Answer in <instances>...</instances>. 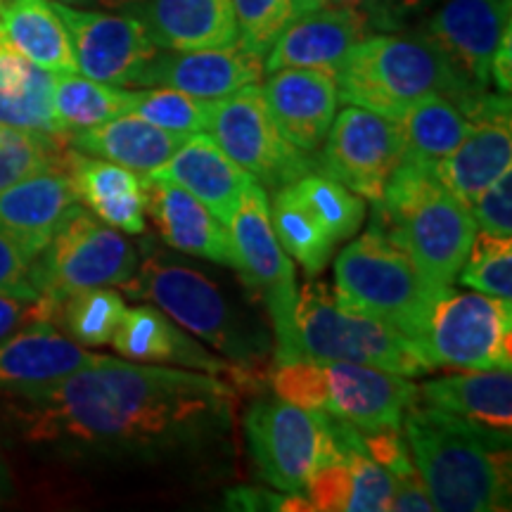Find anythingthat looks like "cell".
<instances>
[{
  "label": "cell",
  "instance_id": "cell-29",
  "mask_svg": "<svg viewBox=\"0 0 512 512\" xmlns=\"http://www.w3.org/2000/svg\"><path fill=\"white\" fill-rule=\"evenodd\" d=\"M188 136L166 131L136 114H121L105 124L69 133V145L86 155L121 164L138 174H150L162 166Z\"/></svg>",
  "mask_w": 512,
  "mask_h": 512
},
{
  "label": "cell",
  "instance_id": "cell-53",
  "mask_svg": "<svg viewBox=\"0 0 512 512\" xmlns=\"http://www.w3.org/2000/svg\"><path fill=\"white\" fill-rule=\"evenodd\" d=\"M415 3H422V0H392V12H394V19H399L403 12H406L411 5Z\"/></svg>",
  "mask_w": 512,
  "mask_h": 512
},
{
  "label": "cell",
  "instance_id": "cell-23",
  "mask_svg": "<svg viewBox=\"0 0 512 512\" xmlns=\"http://www.w3.org/2000/svg\"><path fill=\"white\" fill-rule=\"evenodd\" d=\"M370 29L368 19L354 10L318 8L309 15L294 17L264 55V72L304 67L335 74L349 50L370 36Z\"/></svg>",
  "mask_w": 512,
  "mask_h": 512
},
{
  "label": "cell",
  "instance_id": "cell-17",
  "mask_svg": "<svg viewBox=\"0 0 512 512\" xmlns=\"http://www.w3.org/2000/svg\"><path fill=\"white\" fill-rule=\"evenodd\" d=\"M110 344L126 361L209 373L230 382L235 389H238V380L249 375V370L204 349L195 337H190L176 320H171L157 306L143 304L126 309Z\"/></svg>",
  "mask_w": 512,
  "mask_h": 512
},
{
  "label": "cell",
  "instance_id": "cell-1",
  "mask_svg": "<svg viewBox=\"0 0 512 512\" xmlns=\"http://www.w3.org/2000/svg\"><path fill=\"white\" fill-rule=\"evenodd\" d=\"M27 446L105 463H166L221 446L235 387L221 377L98 356L34 392L0 396Z\"/></svg>",
  "mask_w": 512,
  "mask_h": 512
},
{
  "label": "cell",
  "instance_id": "cell-41",
  "mask_svg": "<svg viewBox=\"0 0 512 512\" xmlns=\"http://www.w3.org/2000/svg\"><path fill=\"white\" fill-rule=\"evenodd\" d=\"M271 384L278 399L306 408V411L325 408V373L320 361L297 358V361L275 363Z\"/></svg>",
  "mask_w": 512,
  "mask_h": 512
},
{
  "label": "cell",
  "instance_id": "cell-20",
  "mask_svg": "<svg viewBox=\"0 0 512 512\" xmlns=\"http://www.w3.org/2000/svg\"><path fill=\"white\" fill-rule=\"evenodd\" d=\"M145 176V174H143ZM145 214L169 247L188 256L240 271V259L228 226L181 185L145 176Z\"/></svg>",
  "mask_w": 512,
  "mask_h": 512
},
{
  "label": "cell",
  "instance_id": "cell-40",
  "mask_svg": "<svg viewBox=\"0 0 512 512\" xmlns=\"http://www.w3.org/2000/svg\"><path fill=\"white\" fill-rule=\"evenodd\" d=\"M238 24V43L256 55H266L275 38L292 22V0H230Z\"/></svg>",
  "mask_w": 512,
  "mask_h": 512
},
{
  "label": "cell",
  "instance_id": "cell-33",
  "mask_svg": "<svg viewBox=\"0 0 512 512\" xmlns=\"http://www.w3.org/2000/svg\"><path fill=\"white\" fill-rule=\"evenodd\" d=\"M133 91L88 79L79 72L55 74L53 110L62 133L83 131L131 112Z\"/></svg>",
  "mask_w": 512,
  "mask_h": 512
},
{
  "label": "cell",
  "instance_id": "cell-4",
  "mask_svg": "<svg viewBox=\"0 0 512 512\" xmlns=\"http://www.w3.org/2000/svg\"><path fill=\"white\" fill-rule=\"evenodd\" d=\"M373 204L370 226L411 256L434 290L456 283L477 235V221L470 207L434 178L432 169L401 159Z\"/></svg>",
  "mask_w": 512,
  "mask_h": 512
},
{
  "label": "cell",
  "instance_id": "cell-3",
  "mask_svg": "<svg viewBox=\"0 0 512 512\" xmlns=\"http://www.w3.org/2000/svg\"><path fill=\"white\" fill-rule=\"evenodd\" d=\"M119 287L126 297L152 302L183 330L249 373H259L273 356V330L249 304L247 294L252 292L230 290L202 268L150 249L138 261L136 273Z\"/></svg>",
  "mask_w": 512,
  "mask_h": 512
},
{
  "label": "cell",
  "instance_id": "cell-13",
  "mask_svg": "<svg viewBox=\"0 0 512 512\" xmlns=\"http://www.w3.org/2000/svg\"><path fill=\"white\" fill-rule=\"evenodd\" d=\"M53 8L67 29L76 72L119 88L143 86L147 69L162 48L155 46L136 15L69 8L62 3H53Z\"/></svg>",
  "mask_w": 512,
  "mask_h": 512
},
{
  "label": "cell",
  "instance_id": "cell-42",
  "mask_svg": "<svg viewBox=\"0 0 512 512\" xmlns=\"http://www.w3.org/2000/svg\"><path fill=\"white\" fill-rule=\"evenodd\" d=\"M351 470L349 512H384L394 496V475L377 465L368 453H351L347 460Z\"/></svg>",
  "mask_w": 512,
  "mask_h": 512
},
{
  "label": "cell",
  "instance_id": "cell-50",
  "mask_svg": "<svg viewBox=\"0 0 512 512\" xmlns=\"http://www.w3.org/2000/svg\"><path fill=\"white\" fill-rule=\"evenodd\" d=\"M489 79L496 83L498 93L510 95V86H512V36L503 43L501 50H498L494 62H491V72Z\"/></svg>",
  "mask_w": 512,
  "mask_h": 512
},
{
  "label": "cell",
  "instance_id": "cell-24",
  "mask_svg": "<svg viewBox=\"0 0 512 512\" xmlns=\"http://www.w3.org/2000/svg\"><path fill=\"white\" fill-rule=\"evenodd\" d=\"M162 50H204L238 43L230 0H140L131 10Z\"/></svg>",
  "mask_w": 512,
  "mask_h": 512
},
{
  "label": "cell",
  "instance_id": "cell-36",
  "mask_svg": "<svg viewBox=\"0 0 512 512\" xmlns=\"http://www.w3.org/2000/svg\"><path fill=\"white\" fill-rule=\"evenodd\" d=\"M290 185L335 245L354 238L356 230L363 226V219H366L363 197H358L325 171L311 169L309 174L299 176Z\"/></svg>",
  "mask_w": 512,
  "mask_h": 512
},
{
  "label": "cell",
  "instance_id": "cell-8",
  "mask_svg": "<svg viewBox=\"0 0 512 512\" xmlns=\"http://www.w3.org/2000/svg\"><path fill=\"white\" fill-rule=\"evenodd\" d=\"M294 328L299 358L361 363L406 377L432 373L411 337L373 316L339 306L330 287L318 280L297 292Z\"/></svg>",
  "mask_w": 512,
  "mask_h": 512
},
{
  "label": "cell",
  "instance_id": "cell-39",
  "mask_svg": "<svg viewBox=\"0 0 512 512\" xmlns=\"http://www.w3.org/2000/svg\"><path fill=\"white\" fill-rule=\"evenodd\" d=\"M456 280L475 292L512 302V238L477 233Z\"/></svg>",
  "mask_w": 512,
  "mask_h": 512
},
{
  "label": "cell",
  "instance_id": "cell-11",
  "mask_svg": "<svg viewBox=\"0 0 512 512\" xmlns=\"http://www.w3.org/2000/svg\"><path fill=\"white\" fill-rule=\"evenodd\" d=\"M430 370L512 366V302L446 287L418 339Z\"/></svg>",
  "mask_w": 512,
  "mask_h": 512
},
{
  "label": "cell",
  "instance_id": "cell-15",
  "mask_svg": "<svg viewBox=\"0 0 512 512\" xmlns=\"http://www.w3.org/2000/svg\"><path fill=\"white\" fill-rule=\"evenodd\" d=\"M325 373V413L361 432L401 430L418 406V384L406 375L347 361H320Z\"/></svg>",
  "mask_w": 512,
  "mask_h": 512
},
{
  "label": "cell",
  "instance_id": "cell-28",
  "mask_svg": "<svg viewBox=\"0 0 512 512\" xmlns=\"http://www.w3.org/2000/svg\"><path fill=\"white\" fill-rule=\"evenodd\" d=\"M420 406L439 408L479 427L512 432V373L510 368L467 370L418 384Z\"/></svg>",
  "mask_w": 512,
  "mask_h": 512
},
{
  "label": "cell",
  "instance_id": "cell-19",
  "mask_svg": "<svg viewBox=\"0 0 512 512\" xmlns=\"http://www.w3.org/2000/svg\"><path fill=\"white\" fill-rule=\"evenodd\" d=\"M264 55L240 43L204 50H159L147 69L143 88H174L202 100H219L264 79Z\"/></svg>",
  "mask_w": 512,
  "mask_h": 512
},
{
  "label": "cell",
  "instance_id": "cell-12",
  "mask_svg": "<svg viewBox=\"0 0 512 512\" xmlns=\"http://www.w3.org/2000/svg\"><path fill=\"white\" fill-rule=\"evenodd\" d=\"M207 131L223 152L264 188H283L318 169L309 152L287 143L268 112L259 83L211 100Z\"/></svg>",
  "mask_w": 512,
  "mask_h": 512
},
{
  "label": "cell",
  "instance_id": "cell-48",
  "mask_svg": "<svg viewBox=\"0 0 512 512\" xmlns=\"http://www.w3.org/2000/svg\"><path fill=\"white\" fill-rule=\"evenodd\" d=\"M389 510L392 512H430L434 505L427 496L425 484L418 475V470L406 472V475L394 477V496L392 503H389Z\"/></svg>",
  "mask_w": 512,
  "mask_h": 512
},
{
  "label": "cell",
  "instance_id": "cell-43",
  "mask_svg": "<svg viewBox=\"0 0 512 512\" xmlns=\"http://www.w3.org/2000/svg\"><path fill=\"white\" fill-rule=\"evenodd\" d=\"M38 254H41V249L0 226V292L38 297L34 285H31V266H34Z\"/></svg>",
  "mask_w": 512,
  "mask_h": 512
},
{
  "label": "cell",
  "instance_id": "cell-49",
  "mask_svg": "<svg viewBox=\"0 0 512 512\" xmlns=\"http://www.w3.org/2000/svg\"><path fill=\"white\" fill-rule=\"evenodd\" d=\"M323 8L361 12L370 22V27H389V24L396 22L392 0H323Z\"/></svg>",
  "mask_w": 512,
  "mask_h": 512
},
{
  "label": "cell",
  "instance_id": "cell-35",
  "mask_svg": "<svg viewBox=\"0 0 512 512\" xmlns=\"http://www.w3.org/2000/svg\"><path fill=\"white\" fill-rule=\"evenodd\" d=\"M124 313V297L114 287H91L64 297L55 306L53 323L81 347H105L112 342Z\"/></svg>",
  "mask_w": 512,
  "mask_h": 512
},
{
  "label": "cell",
  "instance_id": "cell-34",
  "mask_svg": "<svg viewBox=\"0 0 512 512\" xmlns=\"http://www.w3.org/2000/svg\"><path fill=\"white\" fill-rule=\"evenodd\" d=\"M268 209H271L273 233L285 254L297 261L311 278L323 273L337 245L316 221V216L304 207L292 185L273 190V202L268 204Z\"/></svg>",
  "mask_w": 512,
  "mask_h": 512
},
{
  "label": "cell",
  "instance_id": "cell-7",
  "mask_svg": "<svg viewBox=\"0 0 512 512\" xmlns=\"http://www.w3.org/2000/svg\"><path fill=\"white\" fill-rule=\"evenodd\" d=\"M444 290H434L411 256L373 226L335 259V302L392 325L415 344Z\"/></svg>",
  "mask_w": 512,
  "mask_h": 512
},
{
  "label": "cell",
  "instance_id": "cell-2",
  "mask_svg": "<svg viewBox=\"0 0 512 512\" xmlns=\"http://www.w3.org/2000/svg\"><path fill=\"white\" fill-rule=\"evenodd\" d=\"M401 430L434 510H510V434L420 403Z\"/></svg>",
  "mask_w": 512,
  "mask_h": 512
},
{
  "label": "cell",
  "instance_id": "cell-5",
  "mask_svg": "<svg viewBox=\"0 0 512 512\" xmlns=\"http://www.w3.org/2000/svg\"><path fill=\"white\" fill-rule=\"evenodd\" d=\"M337 98L399 121L427 95L477 91L430 36L380 34L358 41L335 69Z\"/></svg>",
  "mask_w": 512,
  "mask_h": 512
},
{
  "label": "cell",
  "instance_id": "cell-18",
  "mask_svg": "<svg viewBox=\"0 0 512 512\" xmlns=\"http://www.w3.org/2000/svg\"><path fill=\"white\" fill-rule=\"evenodd\" d=\"M261 91L287 143L309 155L323 147L339 102L335 74L328 69H278L268 74Z\"/></svg>",
  "mask_w": 512,
  "mask_h": 512
},
{
  "label": "cell",
  "instance_id": "cell-9",
  "mask_svg": "<svg viewBox=\"0 0 512 512\" xmlns=\"http://www.w3.org/2000/svg\"><path fill=\"white\" fill-rule=\"evenodd\" d=\"M138 268V252L121 230L79 207L55 230L31 266L38 297L55 306L91 287L124 285Z\"/></svg>",
  "mask_w": 512,
  "mask_h": 512
},
{
  "label": "cell",
  "instance_id": "cell-10",
  "mask_svg": "<svg viewBox=\"0 0 512 512\" xmlns=\"http://www.w3.org/2000/svg\"><path fill=\"white\" fill-rule=\"evenodd\" d=\"M228 230L240 259V280L254 297L261 299L271 318L273 361H297V328H294L297 278H294L292 259L273 233L264 185L256 181L249 183Z\"/></svg>",
  "mask_w": 512,
  "mask_h": 512
},
{
  "label": "cell",
  "instance_id": "cell-52",
  "mask_svg": "<svg viewBox=\"0 0 512 512\" xmlns=\"http://www.w3.org/2000/svg\"><path fill=\"white\" fill-rule=\"evenodd\" d=\"M294 5V15L302 17V15H309V12L323 8V0H292Z\"/></svg>",
  "mask_w": 512,
  "mask_h": 512
},
{
  "label": "cell",
  "instance_id": "cell-54",
  "mask_svg": "<svg viewBox=\"0 0 512 512\" xmlns=\"http://www.w3.org/2000/svg\"><path fill=\"white\" fill-rule=\"evenodd\" d=\"M3 133H5V126H3V124H0V138H3Z\"/></svg>",
  "mask_w": 512,
  "mask_h": 512
},
{
  "label": "cell",
  "instance_id": "cell-37",
  "mask_svg": "<svg viewBox=\"0 0 512 512\" xmlns=\"http://www.w3.org/2000/svg\"><path fill=\"white\" fill-rule=\"evenodd\" d=\"M69 133L22 131L5 126L0 138V190L50 169H67Z\"/></svg>",
  "mask_w": 512,
  "mask_h": 512
},
{
  "label": "cell",
  "instance_id": "cell-21",
  "mask_svg": "<svg viewBox=\"0 0 512 512\" xmlns=\"http://www.w3.org/2000/svg\"><path fill=\"white\" fill-rule=\"evenodd\" d=\"M98 356L60 332L53 320H36L0 342V396L48 387Z\"/></svg>",
  "mask_w": 512,
  "mask_h": 512
},
{
  "label": "cell",
  "instance_id": "cell-6",
  "mask_svg": "<svg viewBox=\"0 0 512 512\" xmlns=\"http://www.w3.org/2000/svg\"><path fill=\"white\" fill-rule=\"evenodd\" d=\"M245 434L261 479L283 494H304L318 467L366 453L363 432L354 425L283 399L254 401L245 413Z\"/></svg>",
  "mask_w": 512,
  "mask_h": 512
},
{
  "label": "cell",
  "instance_id": "cell-22",
  "mask_svg": "<svg viewBox=\"0 0 512 512\" xmlns=\"http://www.w3.org/2000/svg\"><path fill=\"white\" fill-rule=\"evenodd\" d=\"M150 178L181 185L195 200H200L211 214L228 226L242 200V192L254 181L235 164L209 131L190 133L183 145L159 169L145 174Z\"/></svg>",
  "mask_w": 512,
  "mask_h": 512
},
{
  "label": "cell",
  "instance_id": "cell-38",
  "mask_svg": "<svg viewBox=\"0 0 512 512\" xmlns=\"http://www.w3.org/2000/svg\"><path fill=\"white\" fill-rule=\"evenodd\" d=\"M131 114L166 131L190 136V133L207 131L211 100L192 98L174 88H143V91H133Z\"/></svg>",
  "mask_w": 512,
  "mask_h": 512
},
{
  "label": "cell",
  "instance_id": "cell-32",
  "mask_svg": "<svg viewBox=\"0 0 512 512\" xmlns=\"http://www.w3.org/2000/svg\"><path fill=\"white\" fill-rule=\"evenodd\" d=\"M403 131V162L432 169L439 159L458 147L472 121L446 95H427L411 105L399 119Z\"/></svg>",
  "mask_w": 512,
  "mask_h": 512
},
{
  "label": "cell",
  "instance_id": "cell-30",
  "mask_svg": "<svg viewBox=\"0 0 512 512\" xmlns=\"http://www.w3.org/2000/svg\"><path fill=\"white\" fill-rule=\"evenodd\" d=\"M55 74L17 53L0 27V124L62 133L53 110Z\"/></svg>",
  "mask_w": 512,
  "mask_h": 512
},
{
  "label": "cell",
  "instance_id": "cell-16",
  "mask_svg": "<svg viewBox=\"0 0 512 512\" xmlns=\"http://www.w3.org/2000/svg\"><path fill=\"white\" fill-rule=\"evenodd\" d=\"M510 0H446L430 22V36L472 88H489L491 62L512 36Z\"/></svg>",
  "mask_w": 512,
  "mask_h": 512
},
{
  "label": "cell",
  "instance_id": "cell-45",
  "mask_svg": "<svg viewBox=\"0 0 512 512\" xmlns=\"http://www.w3.org/2000/svg\"><path fill=\"white\" fill-rule=\"evenodd\" d=\"M351 494V470L347 463L323 465L313 472L306 484L304 496L309 498L311 508L320 512H342L347 510Z\"/></svg>",
  "mask_w": 512,
  "mask_h": 512
},
{
  "label": "cell",
  "instance_id": "cell-27",
  "mask_svg": "<svg viewBox=\"0 0 512 512\" xmlns=\"http://www.w3.org/2000/svg\"><path fill=\"white\" fill-rule=\"evenodd\" d=\"M79 207L81 200L67 169L41 171L0 190V226L43 249Z\"/></svg>",
  "mask_w": 512,
  "mask_h": 512
},
{
  "label": "cell",
  "instance_id": "cell-31",
  "mask_svg": "<svg viewBox=\"0 0 512 512\" xmlns=\"http://www.w3.org/2000/svg\"><path fill=\"white\" fill-rule=\"evenodd\" d=\"M0 27L8 43L53 74L76 72L67 29L50 0H0Z\"/></svg>",
  "mask_w": 512,
  "mask_h": 512
},
{
  "label": "cell",
  "instance_id": "cell-25",
  "mask_svg": "<svg viewBox=\"0 0 512 512\" xmlns=\"http://www.w3.org/2000/svg\"><path fill=\"white\" fill-rule=\"evenodd\" d=\"M67 174L76 195L93 216L128 235H143L145 221V176L107 159L69 150Z\"/></svg>",
  "mask_w": 512,
  "mask_h": 512
},
{
  "label": "cell",
  "instance_id": "cell-47",
  "mask_svg": "<svg viewBox=\"0 0 512 512\" xmlns=\"http://www.w3.org/2000/svg\"><path fill=\"white\" fill-rule=\"evenodd\" d=\"M363 444H366V453L389 470L392 475H406V472L415 470L413 458L408 456V441L403 437L401 430H377V432H363Z\"/></svg>",
  "mask_w": 512,
  "mask_h": 512
},
{
  "label": "cell",
  "instance_id": "cell-46",
  "mask_svg": "<svg viewBox=\"0 0 512 512\" xmlns=\"http://www.w3.org/2000/svg\"><path fill=\"white\" fill-rule=\"evenodd\" d=\"M55 304L43 297H19L0 292V342L36 320H53Z\"/></svg>",
  "mask_w": 512,
  "mask_h": 512
},
{
  "label": "cell",
  "instance_id": "cell-14",
  "mask_svg": "<svg viewBox=\"0 0 512 512\" xmlns=\"http://www.w3.org/2000/svg\"><path fill=\"white\" fill-rule=\"evenodd\" d=\"M403 159V131L394 119L349 105L332 121L318 169L363 200L377 202Z\"/></svg>",
  "mask_w": 512,
  "mask_h": 512
},
{
  "label": "cell",
  "instance_id": "cell-44",
  "mask_svg": "<svg viewBox=\"0 0 512 512\" xmlns=\"http://www.w3.org/2000/svg\"><path fill=\"white\" fill-rule=\"evenodd\" d=\"M477 228L484 233L510 238L512 235V169L496 178L470 207Z\"/></svg>",
  "mask_w": 512,
  "mask_h": 512
},
{
  "label": "cell",
  "instance_id": "cell-51",
  "mask_svg": "<svg viewBox=\"0 0 512 512\" xmlns=\"http://www.w3.org/2000/svg\"><path fill=\"white\" fill-rule=\"evenodd\" d=\"M53 3L69 5V8H83V10H124L131 12L140 0H53Z\"/></svg>",
  "mask_w": 512,
  "mask_h": 512
},
{
  "label": "cell",
  "instance_id": "cell-26",
  "mask_svg": "<svg viewBox=\"0 0 512 512\" xmlns=\"http://www.w3.org/2000/svg\"><path fill=\"white\" fill-rule=\"evenodd\" d=\"M512 169L510 117L472 121L470 133L432 166V174L456 200L472 207L498 176Z\"/></svg>",
  "mask_w": 512,
  "mask_h": 512
}]
</instances>
